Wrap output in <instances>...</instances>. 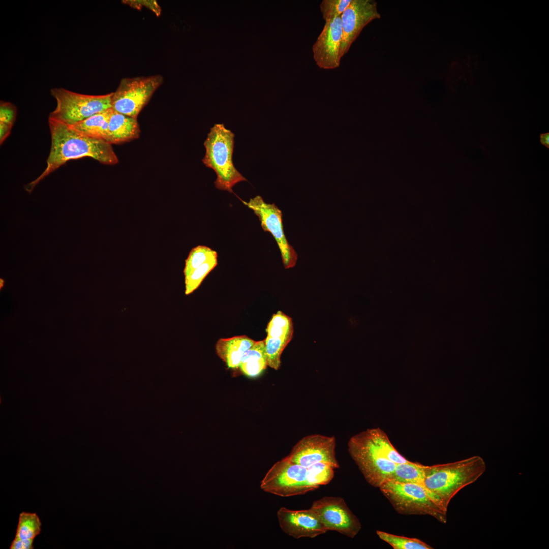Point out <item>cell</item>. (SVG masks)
I'll return each instance as SVG.
<instances>
[{"mask_svg": "<svg viewBox=\"0 0 549 549\" xmlns=\"http://www.w3.org/2000/svg\"><path fill=\"white\" fill-rule=\"evenodd\" d=\"M241 201L258 217L263 230L270 233L274 237L285 268L293 267L297 260V254L285 236L282 211L274 203H266L259 195L251 198L248 202Z\"/></svg>", "mask_w": 549, "mask_h": 549, "instance_id": "obj_9", "label": "cell"}, {"mask_svg": "<svg viewBox=\"0 0 549 549\" xmlns=\"http://www.w3.org/2000/svg\"><path fill=\"white\" fill-rule=\"evenodd\" d=\"M112 112V109L110 108L69 126L83 135L106 141L108 123Z\"/></svg>", "mask_w": 549, "mask_h": 549, "instance_id": "obj_19", "label": "cell"}, {"mask_svg": "<svg viewBox=\"0 0 549 549\" xmlns=\"http://www.w3.org/2000/svg\"><path fill=\"white\" fill-rule=\"evenodd\" d=\"M264 340L268 366L278 370L281 366V354L292 338V319L281 311L273 315L266 329Z\"/></svg>", "mask_w": 549, "mask_h": 549, "instance_id": "obj_15", "label": "cell"}, {"mask_svg": "<svg viewBox=\"0 0 549 549\" xmlns=\"http://www.w3.org/2000/svg\"><path fill=\"white\" fill-rule=\"evenodd\" d=\"M369 430L376 445L389 460L395 464L411 462L405 459L395 449L383 431L380 428L369 429Z\"/></svg>", "mask_w": 549, "mask_h": 549, "instance_id": "obj_22", "label": "cell"}, {"mask_svg": "<svg viewBox=\"0 0 549 549\" xmlns=\"http://www.w3.org/2000/svg\"><path fill=\"white\" fill-rule=\"evenodd\" d=\"M255 342L245 335L221 338L216 344V351L228 368L236 369L238 368L244 354Z\"/></svg>", "mask_w": 549, "mask_h": 549, "instance_id": "obj_17", "label": "cell"}, {"mask_svg": "<svg viewBox=\"0 0 549 549\" xmlns=\"http://www.w3.org/2000/svg\"><path fill=\"white\" fill-rule=\"evenodd\" d=\"M352 0H323L320 8L325 22L340 17L350 4Z\"/></svg>", "mask_w": 549, "mask_h": 549, "instance_id": "obj_28", "label": "cell"}, {"mask_svg": "<svg viewBox=\"0 0 549 549\" xmlns=\"http://www.w3.org/2000/svg\"><path fill=\"white\" fill-rule=\"evenodd\" d=\"M41 522L36 513L22 512L19 517L15 538L35 539L41 532Z\"/></svg>", "mask_w": 549, "mask_h": 549, "instance_id": "obj_21", "label": "cell"}, {"mask_svg": "<svg viewBox=\"0 0 549 549\" xmlns=\"http://www.w3.org/2000/svg\"><path fill=\"white\" fill-rule=\"evenodd\" d=\"M216 256H218L216 251L208 247L200 245L193 248L185 261V278L202 264Z\"/></svg>", "mask_w": 549, "mask_h": 549, "instance_id": "obj_24", "label": "cell"}, {"mask_svg": "<svg viewBox=\"0 0 549 549\" xmlns=\"http://www.w3.org/2000/svg\"><path fill=\"white\" fill-rule=\"evenodd\" d=\"M379 538L394 549H432L433 547L415 538L398 536L381 531H377Z\"/></svg>", "mask_w": 549, "mask_h": 549, "instance_id": "obj_23", "label": "cell"}, {"mask_svg": "<svg viewBox=\"0 0 549 549\" xmlns=\"http://www.w3.org/2000/svg\"><path fill=\"white\" fill-rule=\"evenodd\" d=\"M140 134L137 118L126 115L112 109L108 123L106 140L108 142L111 144L124 143L138 138Z\"/></svg>", "mask_w": 549, "mask_h": 549, "instance_id": "obj_16", "label": "cell"}, {"mask_svg": "<svg viewBox=\"0 0 549 549\" xmlns=\"http://www.w3.org/2000/svg\"><path fill=\"white\" fill-rule=\"evenodd\" d=\"M4 284H5L4 280L1 278L0 279V288H2V287H3L4 286Z\"/></svg>", "mask_w": 549, "mask_h": 549, "instance_id": "obj_31", "label": "cell"}, {"mask_svg": "<svg viewBox=\"0 0 549 549\" xmlns=\"http://www.w3.org/2000/svg\"><path fill=\"white\" fill-rule=\"evenodd\" d=\"M335 449L334 436L310 435L300 439L285 458L306 468L315 463L322 462L334 469L340 467L336 459Z\"/></svg>", "mask_w": 549, "mask_h": 549, "instance_id": "obj_11", "label": "cell"}, {"mask_svg": "<svg viewBox=\"0 0 549 549\" xmlns=\"http://www.w3.org/2000/svg\"><path fill=\"white\" fill-rule=\"evenodd\" d=\"M56 106L48 119L72 126L96 114L111 108L112 93L103 95H89L75 93L63 88L51 89Z\"/></svg>", "mask_w": 549, "mask_h": 549, "instance_id": "obj_5", "label": "cell"}, {"mask_svg": "<svg viewBox=\"0 0 549 549\" xmlns=\"http://www.w3.org/2000/svg\"><path fill=\"white\" fill-rule=\"evenodd\" d=\"M48 125L51 147L46 167L37 178L24 186L29 194L40 181L70 160L89 157L107 165L118 163L112 144L106 140L83 135L69 126L50 119Z\"/></svg>", "mask_w": 549, "mask_h": 549, "instance_id": "obj_1", "label": "cell"}, {"mask_svg": "<svg viewBox=\"0 0 549 549\" xmlns=\"http://www.w3.org/2000/svg\"><path fill=\"white\" fill-rule=\"evenodd\" d=\"M310 508L317 514L327 531L354 538L361 529L358 518L341 497H324L314 501Z\"/></svg>", "mask_w": 549, "mask_h": 549, "instance_id": "obj_10", "label": "cell"}, {"mask_svg": "<svg viewBox=\"0 0 549 549\" xmlns=\"http://www.w3.org/2000/svg\"><path fill=\"white\" fill-rule=\"evenodd\" d=\"M540 143L547 148H549V133L540 134L539 135Z\"/></svg>", "mask_w": 549, "mask_h": 549, "instance_id": "obj_30", "label": "cell"}, {"mask_svg": "<svg viewBox=\"0 0 549 549\" xmlns=\"http://www.w3.org/2000/svg\"><path fill=\"white\" fill-rule=\"evenodd\" d=\"M163 81L160 75L122 79L112 93L111 108L118 113L137 118Z\"/></svg>", "mask_w": 549, "mask_h": 549, "instance_id": "obj_8", "label": "cell"}, {"mask_svg": "<svg viewBox=\"0 0 549 549\" xmlns=\"http://www.w3.org/2000/svg\"><path fill=\"white\" fill-rule=\"evenodd\" d=\"M234 134L223 124H216L210 129L204 142L205 154L202 161L217 174V189L232 193L238 182L247 179L236 169L232 160Z\"/></svg>", "mask_w": 549, "mask_h": 549, "instance_id": "obj_3", "label": "cell"}, {"mask_svg": "<svg viewBox=\"0 0 549 549\" xmlns=\"http://www.w3.org/2000/svg\"><path fill=\"white\" fill-rule=\"evenodd\" d=\"M425 467L424 465L412 462L396 464L388 481L422 485L425 476Z\"/></svg>", "mask_w": 549, "mask_h": 549, "instance_id": "obj_20", "label": "cell"}, {"mask_svg": "<svg viewBox=\"0 0 549 549\" xmlns=\"http://www.w3.org/2000/svg\"><path fill=\"white\" fill-rule=\"evenodd\" d=\"M377 4V2L373 0H352L341 15V58L348 51L363 28L372 21L380 18Z\"/></svg>", "mask_w": 549, "mask_h": 549, "instance_id": "obj_12", "label": "cell"}, {"mask_svg": "<svg viewBox=\"0 0 549 549\" xmlns=\"http://www.w3.org/2000/svg\"><path fill=\"white\" fill-rule=\"evenodd\" d=\"M260 488L283 497L303 495L318 489L309 481L306 467L285 458L269 469L261 481Z\"/></svg>", "mask_w": 549, "mask_h": 549, "instance_id": "obj_7", "label": "cell"}, {"mask_svg": "<svg viewBox=\"0 0 549 549\" xmlns=\"http://www.w3.org/2000/svg\"><path fill=\"white\" fill-rule=\"evenodd\" d=\"M17 114L16 107L10 102H1L0 142L2 144L9 135Z\"/></svg>", "mask_w": 549, "mask_h": 549, "instance_id": "obj_27", "label": "cell"}, {"mask_svg": "<svg viewBox=\"0 0 549 549\" xmlns=\"http://www.w3.org/2000/svg\"><path fill=\"white\" fill-rule=\"evenodd\" d=\"M348 448L351 457L370 484L379 487L388 481L396 464L381 452L369 429L352 436Z\"/></svg>", "mask_w": 549, "mask_h": 549, "instance_id": "obj_6", "label": "cell"}, {"mask_svg": "<svg viewBox=\"0 0 549 549\" xmlns=\"http://www.w3.org/2000/svg\"><path fill=\"white\" fill-rule=\"evenodd\" d=\"M486 465L479 456L463 460L425 466L422 485L446 510L450 500L462 489L475 482Z\"/></svg>", "mask_w": 549, "mask_h": 549, "instance_id": "obj_2", "label": "cell"}, {"mask_svg": "<svg viewBox=\"0 0 549 549\" xmlns=\"http://www.w3.org/2000/svg\"><path fill=\"white\" fill-rule=\"evenodd\" d=\"M342 39L341 16L325 22L312 47L314 59L320 68L331 70L339 67Z\"/></svg>", "mask_w": 549, "mask_h": 549, "instance_id": "obj_13", "label": "cell"}, {"mask_svg": "<svg viewBox=\"0 0 549 549\" xmlns=\"http://www.w3.org/2000/svg\"><path fill=\"white\" fill-rule=\"evenodd\" d=\"M277 517L282 531L295 539L312 538L327 531L311 508L295 510L282 507L278 511Z\"/></svg>", "mask_w": 549, "mask_h": 549, "instance_id": "obj_14", "label": "cell"}, {"mask_svg": "<svg viewBox=\"0 0 549 549\" xmlns=\"http://www.w3.org/2000/svg\"><path fill=\"white\" fill-rule=\"evenodd\" d=\"M217 263V256L211 258L185 278V294L189 295L197 289L204 278L216 266Z\"/></svg>", "mask_w": 549, "mask_h": 549, "instance_id": "obj_25", "label": "cell"}, {"mask_svg": "<svg viewBox=\"0 0 549 549\" xmlns=\"http://www.w3.org/2000/svg\"><path fill=\"white\" fill-rule=\"evenodd\" d=\"M34 539H21L14 538L11 543V549H33Z\"/></svg>", "mask_w": 549, "mask_h": 549, "instance_id": "obj_29", "label": "cell"}, {"mask_svg": "<svg viewBox=\"0 0 549 549\" xmlns=\"http://www.w3.org/2000/svg\"><path fill=\"white\" fill-rule=\"evenodd\" d=\"M267 360L264 340L256 341L253 346L244 354L238 368L245 375L250 378L256 377L265 370Z\"/></svg>", "mask_w": 549, "mask_h": 549, "instance_id": "obj_18", "label": "cell"}, {"mask_svg": "<svg viewBox=\"0 0 549 549\" xmlns=\"http://www.w3.org/2000/svg\"><path fill=\"white\" fill-rule=\"evenodd\" d=\"M307 468L309 481L318 488L329 483L334 477V469L324 463H316Z\"/></svg>", "mask_w": 549, "mask_h": 549, "instance_id": "obj_26", "label": "cell"}, {"mask_svg": "<svg viewBox=\"0 0 549 549\" xmlns=\"http://www.w3.org/2000/svg\"><path fill=\"white\" fill-rule=\"evenodd\" d=\"M379 488L399 513L429 515L446 523L447 510L422 484L388 481Z\"/></svg>", "mask_w": 549, "mask_h": 549, "instance_id": "obj_4", "label": "cell"}]
</instances>
